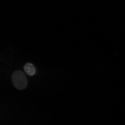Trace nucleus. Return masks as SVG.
Segmentation results:
<instances>
[{
  "instance_id": "nucleus-2",
  "label": "nucleus",
  "mask_w": 125,
  "mask_h": 125,
  "mask_svg": "<svg viewBox=\"0 0 125 125\" xmlns=\"http://www.w3.org/2000/svg\"><path fill=\"white\" fill-rule=\"evenodd\" d=\"M24 69L25 73L29 76H33L36 73V69L31 63L26 64L25 65Z\"/></svg>"
},
{
  "instance_id": "nucleus-1",
  "label": "nucleus",
  "mask_w": 125,
  "mask_h": 125,
  "mask_svg": "<svg viewBox=\"0 0 125 125\" xmlns=\"http://www.w3.org/2000/svg\"><path fill=\"white\" fill-rule=\"evenodd\" d=\"M11 81L14 87L20 90L25 89L28 84L27 77L23 72L20 70L15 71L13 73Z\"/></svg>"
}]
</instances>
